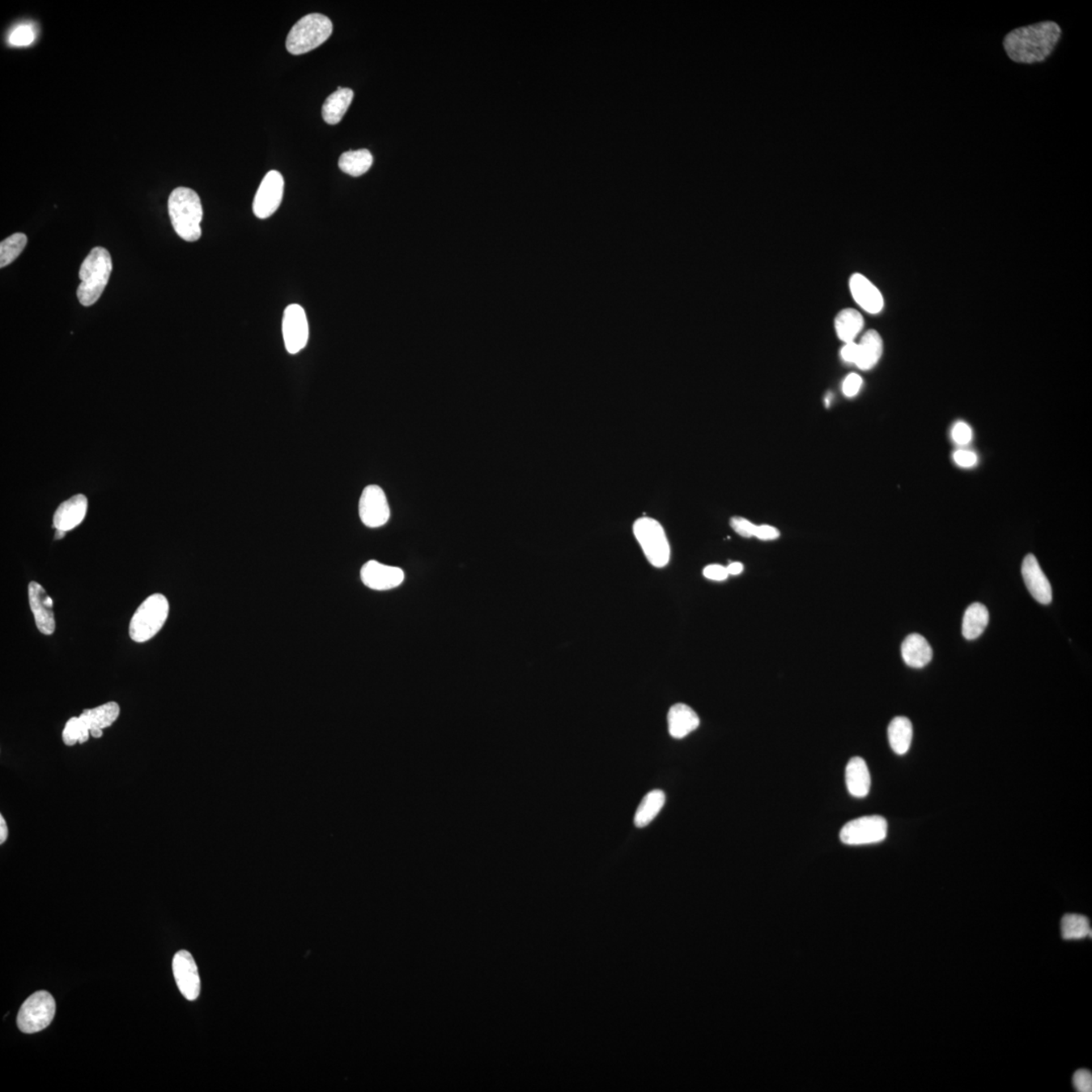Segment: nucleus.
Here are the masks:
<instances>
[{
    "label": "nucleus",
    "mask_w": 1092,
    "mask_h": 1092,
    "mask_svg": "<svg viewBox=\"0 0 1092 1092\" xmlns=\"http://www.w3.org/2000/svg\"><path fill=\"white\" fill-rule=\"evenodd\" d=\"M1022 575L1035 600L1043 605L1052 602V587L1034 554L1026 556L1022 562Z\"/></svg>",
    "instance_id": "nucleus-15"
},
{
    "label": "nucleus",
    "mask_w": 1092,
    "mask_h": 1092,
    "mask_svg": "<svg viewBox=\"0 0 1092 1092\" xmlns=\"http://www.w3.org/2000/svg\"><path fill=\"white\" fill-rule=\"evenodd\" d=\"M888 823L879 815H870L851 820L842 828L839 839L848 846H864L883 842L886 839Z\"/></svg>",
    "instance_id": "nucleus-8"
},
{
    "label": "nucleus",
    "mask_w": 1092,
    "mask_h": 1092,
    "mask_svg": "<svg viewBox=\"0 0 1092 1092\" xmlns=\"http://www.w3.org/2000/svg\"><path fill=\"white\" fill-rule=\"evenodd\" d=\"M373 164V157L368 149L356 150L342 154L339 158V168L349 176L359 177L367 173Z\"/></svg>",
    "instance_id": "nucleus-28"
},
{
    "label": "nucleus",
    "mask_w": 1092,
    "mask_h": 1092,
    "mask_svg": "<svg viewBox=\"0 0 1092 1092\" xmlns=\"http://www.w3.org/2000/svg\"><path fill=\"white\" fill-rule=\"evenodd\" d=\"M665 802V794L664 791L652 790L645 795L635 815V826L641 828L648 826L660 814Z\"/></svg>",
    "instance_id": "nucleus-27"
},
{
    "label": "nucleus",
    "mask_w": 1092,
    "mask_h": 1092,
    "mask_svg": "<svg viewBox=\"0 0 1092 1092\" xmlns=\"http://www.w3.org/2000/svg\"><path fill=\"white\" fill-rule=\"evenodd\" d=\"M859 352L856 365L862 371H869L875 367L882 356L883 340L876 330H869L858 343Z\"/></svg>",
    "instance_id": "nucleus-22"
},
{
    "label": "nucleus",
    "mask_w": 1092,
    "mask_h": 1092,
    "mask_svg": "<svg viewBox=\"0 0 1092 1092\" xmlns=\"http://www.w3.org/2000/svg\"><path fill=\"white\" fill-rule=\"evenodd\" d=\"M754 537L761 539V541H775V539L780 538V531L773 526H756Z\"/></svg>",
    "instance_id": "nucleus-39"
},
{
    "label": "nucleus",
    "mask_w": 1092,
    "mask_h": 1092,
    "mask_svg": "<svg viewBox=\"0 0 1092 1092\" xmlns=\"http://www.w3.org/2000/svg\"><path fill=\"white\" fill-rule=\"evenodd\" d=\"M284 181L282 174L271 170L263 178L253 201V213L258 219H267L278 210L282 204Z\"/></svg>",
    "instance_id": "nucleus-11"
},
{
    "label": "nucleus",
    "mask_w": 1092,
    "mask_h": 1092,
    "mask_svg": "<svg viewBox=\"0 0 1092 1092\" xmlns=\"http://www.w3.org/2000/svg\"><path fill=\"white\" fill-rule=\"evenodd\" d=\"M633 533L643 548L645 558L653 567L667 566L671 558V547L659 522L649 517L637 519L633 525Z\"/></svg>",
    "instance_id": "nucleus-6"
},
{
    "label": "nucleus",
    "mask_w": 1092,
    "mask_h": 1092,
    "mask_svg": "<svg viewBox=\"0 0 1092 1092\" xmlns=\"http://www.w3.org/2000/svg\"><path fill=\"white\" fill-rule=\"evenodd\" d=\"M355 92L351 88L337 89L331 96L325 100L322 108V116L325 121L329 125H337L342 120L347 109L351 107Z\"/></svg>",
    "instance_id": "nucleus-23"
},
{
    "label": "nucleus",
    "mask_w": 1092,
    "mask_h": 1092,
    "mask_svg": "<svg viewBox=\"0 0 1092 1092\" xmlns=\"http://www.w3.org/2000/svg\"><path fill=\"white\" fill-rule=\"evenodd\" d=\"M173 975L178 989L188 1001H196L201 993V978L192 954L181 950L173 957Z\"/></svg>",
    "instance_id": "nucleus-12"
},
{
    "label": "nucleus",
    "mask_w": 1092,
    "mask_h": 1092,
    "mask_svg": "<svg viewBox=\"0 0 1092 1092\" xmlns=\"http://www.w3.org/2000/svg\"><path fill=\"white\" fill-rule=\"evenodd\" d=\"M168 212L172 227L182 240L198 241L202 236V206L194 190L177 188L170 194Z\"/></svg>",
    "instance_id": "nucleus-2"
},
{
    "label": "nucleus",
    "mask_w": 1092,
    "mask_h": 1092,
    "mask_svg": "<svg viewBox=\"0 0 1092 1092\" xmlns=\"http://www.w3.org/2000/svg\"><path fill=\"white\" fill-rule=\"evenodd\" d=\"M1061 36L1060 26L1052 20H1045L1009 32L1002 44L1006 55L1013 62L1030 65L1048 59Z\"/></svg>",
    "instance_id": "nucleus-1"
},
{
    "label": "nucleus",
    "mask_w": 1092,
    "mask_h": 1092,
    "mask_svg": "<svg viewBox=\"0 0 1092 1092\" xmlns=\"http://www.w3.org/2000/svg\"><path fill=\"white\" fill-rule=\"evenodd\" d=\"M360 578L372 590L387 591L399 587L404 582L405 574L400 567L369 560L361 568Z\"/></svg>",
    "instance_id": "nucleus-13"
},
{
    "label": "nucleus",
    "mask_w": 1092,
    "mask_h": 1092,
    "mask_svg": "<svg viewBox=\"0 0 1092 1092\" xmlns=\"http://www.w3.org/2000/svg\"><path fill=\"white\" fill-rule=\"evenodd\" d=\"M700 720L690 706L678 703L668 713L669 733L673 738H684L699 728Z\"/></svg>",
    "instance_id": "nucleus-19"
},
{
    "label": "nucleus",
    "mask_w": 1092,
    "mask_h": 1092,
    "mask_svg": "<svg viewBox=\"0 0 1092 1092\" xmlns=\"http://www.w3.org/2000/svg\"><path fill=\"white\" fill-rule=\"evenodd\" d=\"M863 380L856 373H851L846 377L843 384V392L847 397H855L862 388Z\"/></svg>",
    "instance_id": "nucleus-36"
},
{
    "label": "nucleus",
    "mask_w": 1092,
    "mask_h": 1092,
    "mask_svg": "<svg viewBox=\"0 0 1092 1092\" xmlns=\"http://www.w3.org/2000/svg\"><path fill=\"white\" fill-rule=\"evenodd\" d=\"M726 568H728L729 575L737 576L744 571V564L737 562L732 563Z\"/></svg>",
    "instance_id": "nucleus-42"
},
{
    "label": "nucleus",
    "mask_w": 1092,
    "mask_h": 1092,
    "mask_svg": "<svg viewBox=\"0 0 1092 1092\" xmlns=\"http://www.w3.org/2000/svg\"><path fill=\"white\" fill-rule=\"evenodd\" d=\"M952 437L958 444H967L972 440V430L964 422H960L954 426Z\"/></svg>",
    "instance_id": "nucleus-35"
},
{
    "label": "nucleus",
    "mask_w": 1092,
    "mask_h": 1092,
    "mask_svg": "<svg viewBox=\"0 0 1092 1092\" xmlns=\"http://www.w3.org/2000/svg\"><path fill=\"white\" fill-rule=\"evenodd\" d=\"M89 736H91V732H89L84 722L80 720V717H72L65 725L62 740L65 745L72 746L76 745L77 742L84 744L88 741Z\"/></svg>",
    "instance_id": "nucleus-31"
},
{
    "label": "nucleus",
    "mask_w": 1092,
    "mask_h": 1092,
    "mask_svg": "<svg viewBox=\"0 0 1092 1092\" xmlns=\"http://www.w3.org/2000/svg\"><path fill=\"white\" fill-rule=\"evenodd\" d=\"M7 836H8L7 824L6 819H4L2 815V817H0V843L3 844L4 843H6Z\"/></svg>",
    "instance_id": "nucleus-41"
},
{
    "label": "nucleus",
    "mask_w": 1092,
    "mask_h": 1092,
    "mask_svg": "<svg viewBox=\"0 0 1092 1092\" xmlns=\"http://www.w3.org/2000/svg\"><path fill=\"white\" fill-rule=\"evenodd\" d=\"M901 655L908 667L921 669L933 659V649L923 635L913 633L901 645Z\"/></svg>",
    "instance_id": "nucleus-21"
},
{
    "label": "nucleus",
    "mask_w": 1092,
    "mask_h": 1092,
    "mask_svg": "<svg viewBox=\"0 0 1092 1092\" xmlns=\"http://www.w3.org/2000/svg\"><path fill=\"white\" fill-rule=\"evenodd\" d=\"M846 784L848 792L856 798L866 797L871 788V776L864 758H852L846 768Z\"/></svg>",
    "instance_id": "nucleus-20"
},
{
    "label": "nucleus",
    "mask_w": 1092,
    "mask_h": 1092,
    "mask_svg": "<svg viewBox=\"0 0 1092 1092\" xmlns=\"http://www.w3.org/2000/svg\"><path fill=\"white\" fill-rule=\"evenodd\" d=\"M56 1002L50 993L40 990L27 998L18 1014L19 1029L24 1034L40 1032L55 1017Z\"/></svg>",
    "instance_id": "nucleus-7"
},
{
    "label": "nucleus",
    "mask_w": 1092,
    "mask_h": 1092,
    "mask_svg": "<svg viewBox=\"0 0 1092 1092\" xmlns=\"http://www.w3.org/2000/svg\"><path fill=\"white\" fill-rule=\"evenodd\" d=\"M120 706L116 702H108L96 708L85 709L80 720L87 726L91 736L95 738L103 737V729L109 728L120 716Z\"/></svg>",
    "instance_id": "nucleus-18"
},
{
    "label": "nucleus",
    "mask_w": 1092,
    "mask_h": 1092,
    "mask_svg": "<svg viewBox=\"0 0 1092 1092\" xmlns=\"http://www.w3.org/2000/svg\"><path fill=\"white\" fill-rule=\"evenodd\" d=\"M988 622V608L980 603H974L965 611L962 633L966 639H976L984 632Z\"/></svg>",
    "instance_id": "nucleus-26"
},
{
    "label": "nucleus",
    "mask_w": 1092,
    "mask_h": 1092,
    "mask_svg": "<svg viewBox=\"0 0 1092 1092\" xmlns=\"http://www.w3.org/2000/svg\"><path fill=\"white\" fill-rule=\"evenodd\" d=\"M835 327L839 338L844 343L855 342L864 328V318L854 308H844L835 317Z\"/></svg>",
    "instance_id": "nucleus-25"
},
{
    "label": "nucleus",
    "mask_w": 1092,
    "mask_h": 1092,
    "mask_svg": "<svg viewBox=\"0 0 1092 1092\" xmlns=\"http://www.w3.org/2000/svg\"><path fill=\"white\" fill-rule=\"evenodd\" d=\"M730 525H732L733 529L736 531L737 534L746 538L754 537V530H756L757 526L754 525V523L741 517H733L732 521H730Z\"/></svg>",
    "instance_id": "nucleus-33"
},
{
    "label": "nucleus",
    "mask_w": 1092,
    "mask_h": 1092,
    "mask_svg": "<svg viewBox=\"0 0 1092 1092\" xmlns=\"http://www.w3.org/2000/svg\"><path fill=\"white\" fill-rule=\"evenodd\" d=\"M65 534H66V531L57 529V533H56V535H55V539H61V538H63L65 537Z\"/></svg>",
    "instance_id": "nucleus-43"
},
{
    "label": "nucleus",
    "mask_w": 1092,
    "mask_h": 1092,
    "mask_svg": "<svg viewBox=\"0 0 1092 1092\" xmlns=\"http://www.w3.org/2000/svg\"><path fill=\"white\" fill-rule=\"evenodd\" d=\"M333 23L328 16L310 14L291 28L287 38V50L292 55H302L314 50L330 38Z\"/></svg>",
    "instance_id": "nucleus-4"
},
{
    "label": "nucleus",
    "mask_w": 1092,
    "mask_h": 1092,
    "mask_svg": "<svg viewBox=\"0 0 1092 1092\" xmlns=\"http://www.w3.org/2000/svg\"><path fill=\"white\" fill-rule=\"evenodd\" d=\"M27 243L28 237L23 233H15L3 240L0 244V267L3 269L14 262L23 253Z\"/></svg>",
    "instance_id": "nucleus-30"
},
{
    "label": "nucleus",
    "mask_w": 1092,
    "mask_h": 1092,
    "mask_svg": "<svg viewBox=\"0 0 1092 1092\" xmlns=\"http://www.w3.org/2000/svg\"><path fill=\"white\" fill-rule=\"evenodd\" d=\"M850 290L852 298L864 311L870 314H878L884 307V299L878 287L871 283L866 276L856 274L850 279Z\"/></svg>",
    "instance_id": "nucleus-16"
},
{
    "label": "nucleus",
    "mask_w": 1092,
    "mask_h": 1092,
    "mask_svg": "<svg viewBox=\"0 0 1092 1092\" xmlns=\"http://www.w3.org/2000/svg\"><path fill=\"white\" fill-rule=\"evenodd\" d=\"M1061 933L1066 941H1078L1091 937L1090 920L1081 915H1066L1061 920Z\"/></svg>",
    "instance_id": "nucleus-29"
},
{
    "label": "nucleus",
    "mask_w": 1092,
    "mask_h": 1092,
    "mask_svg": "<svg viewBox=\"0 0 1092 1092\" xmlns=\"http://www.w3.org/2000/svg\"><path fill=\"white\" fill-rule=\"evenodd\" d=\"M112 270L113 262L108 251L103 247L93 249L84 259L79 270L81 282L77 296L83 306H92L100 300Z\"/></svg>",
    "instance_id": "nucleus-3"
},
{
    "label": "nucleus",
    "mask_w": 1092,
    "mask_h": 1092,
    "mask_svg": "<svg viewBox=\"0 0 1092 1092\" xmlns=\"http://www.w3.org/2000/svg\"><path fill=\"white\" fill-rule=\"evenodd\" d=\"M283 335L284 346L291 355H296L307 346L308 323L306 312L300 304H292L283 312Z\"/></svg>",
    "instance_id": "nucleus-9"
},
{
    "label": "nucleus",
    "mask_w": 1092,
    "mask_h": 1092,
    "mask_svg": "<svg viewBox=\"0 0 1092 1092\" xmlns=\"http://www.w3.org/2000/svg\"><path fill=\"white\" fill-rule=\"evenodd\" d=\"M1073 1085L1077 1091L1091 1092L1092 1074L1090 1071L1086 1069L1077 1071L1073 1077Z\"/></svg>",
    "instance_id": "nucleus-34"
},
{
    "label": "nucleus",
    "mask_w": 1092,
    "mask_h": 1092,
    "mask_svg": "<svg viewBox=\"0 0 1092 1092\" xmlns=\"http://www.w3.org/2000/svg\"><path fill=\"white\" fill-rule=\"evenodd\" d=\"M858 343H846L842 348V351H840V356H842V359L846 361V363L855 364L856 359H858Z\"/></svg>",
    "instance_id": "nucleus-40"
},
{
    "label": "nucleus",
    "mask_w": 1092,
    "mask_h": 1092,
    "mask_svg": "<svg viewBox=\"0 0 1092 1092\" xmlns=\"http://www.w3.org/2000/svg\"><path fill=\"white\" fill-rule=\"evenodd\" d=\"M169 603L162 594L148 597L134 613L130 622V636L136 643H145L153 639L164 627L168 618Z\"/></svg>",
    "instance_id": "nucleus-5"
},
{
    "label": "nucleus",
    "mask_w": 1092,
    "mask_h": 1092,
    "mask_svg": "<svg viewBox=\"0 0 1092 1092\" xmlns=\"http://www.w3.org/2000/svg\"><path fill=\"white\" fill-rule=\"evenodd\" d=\"M913 729L911 720L899 716L892 720L888 726V741L893 752L904 754L911 749Z\"/></svg>",
    "instance_id": "nucleus-24"
},
{
    "label": "nucleus",
    "mask_w": 1092,
    "mask_h": 1092,
    "mask_svg": "<svg viewBox=\"0 0 1092 1092\" xmlns=\"http://www.w3.org/2000/svg\"><path fill=\"white\" fill-rule=\"evenodd\" d=\"M28 601L32 614H34L36 627L40 633L45 635H51L55 631L54 612H53V599L47 594L46 590L40 584L31 582L28 584Z\"/></svg>",
    "instance_id": "nucleus-14"
},
{
    "label": "nucleus",
    "mask_w": 1092,
    "mask_h": 1092,
    "mask_svg": "<svg viewBox=\"0 0 1092 1092\" xmlns=\"http://www.w3.org/2000/svg\"><path fill=\"white\" fill-rule=\"evenodd\" d=\"M954 461L962 468H972L977 464V456L975 453L967 452V450H958L954 454Z\"/></svg>",
    "instance_id": "nucleus-38"
},
{
    "label": "nucleus",
    "mask_w": 1092,
    "mask_h": 1092,
    "mask_svg": "<svg viewBox=\"0 0 1092 1092\" xmlns=\"http://www.w3.org/2000/svg\"><path fill=\"white\" fill-rule=\"evenodd\" d=\"M35 39L36 34L34 28L30 26V24H19V27H16L14 28V31L11 32L10 38H8V42H10L12 46L24 47L30 46L31 44L34 43Z\"/></svg>",
    "instance_id": "nucleus-32"
},
{
    "label": "nucleus",
    "mask_w": 1092,
    "mask_h": 1092,
    "mask_svg": "<svg viewBox=\"0 0 1092 1092\" xmlns=\"http://www.w3.org/2000/svg\"><path fill=\"white\" fill-rule=\"evenodd\" d=\"M359 512L360 521L369 529L384 526L391 516V510L384 490L379 486H368L361 494Z\"/></svg>",
    "instance_id": "nucleus-10"
},
{
    "label": "nucleus",
    "mask_w": 1092,
    "mask_h": 1092,
    "mask_svg": "<svg viewBox=\"0 0 1092 1092\" xmlns=\"http://www.w3.org/2000/svg\"><path fill=\"white\" fill-rule=\"evenodd\" d=\"M703 576L706 579L721 582V580L728 579L729 575L726 567L720 566V564H709L704 568Z\"/></svg>",
    "instance_id": "nucleus-37"
},
{
    "label": "nucleus",
    "mask_w": 1092,
    "mask_h": 1092,
    "mask_svg": "<svg viewBox=\"0 0 1092 1092\" xmlns=\"http://www.w3.org/2000/svg\"><path fill=\"white\" fill-rule=\"evenodd\" d=\"M87 512V499L84 495H76L58 507L54 514L56 529L69 531L74 529L84 521Z\"/></svg>",
    "instance_id": "nucleus-17"
}]
</instances>
